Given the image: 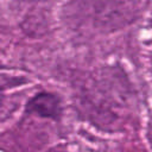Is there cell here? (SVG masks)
Returning <instances> with one entry per match:
<instances>
[{"label": "cell", "mask_w": 152, "mask_h": 152, "mask_svg": "<svg viewBox=\"0 0 152 152\" xmlns=\"http://www.w3.org/2000/svg\"><path fill=\"white\" fill-rule=\"evenodd\" d=\"M27 110L40 116L56 118L59 113V102L58 99L51 94H39L30 101Z\"/></svg>", "instance_id": "6da1fadb"}]
</instances>
